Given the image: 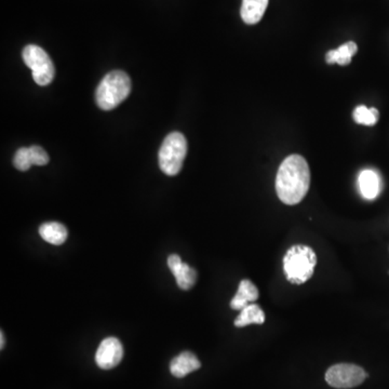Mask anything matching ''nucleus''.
<instances>
[{
	"instance_id": "8",
	"label": "nucleus",
	"mask_w": 389,
	"mask_h": 389,
	"mask_svg": "<svg viewBox=\"0 0 389 389\" xmlns=\"http://www.w3.org/2000/svg\"><path fill=\"white\" fill-rule=\"evenodd\" d=\"M168 266L182 290H190L196 284L197 273L188 264L183 263L178 254H172L168 257Z\"/></svg>"
},
{
	"instance_id": "17",
	"label": "nucleus",
	"mask_w": 389,
	"mask_h": 389,
	"mask_svg": "<svg viewBox=\"0 0 389 389\" xmlns=\"http://www.w3.org/2000/svg\"><path fill=\"white\" fill-rule=\"evenodd\" d=\"M13 165H15L17 170H30L33 163L32 159H30V150H28V147H21L17 150L15 159H13Z\"/></svg>"
},
{
	"instance_id": "19",
	"label": "nucleus",
	"mask_w": 389,
	"mask_h": 389,
	"mask_svg": "<svg viewBox=\"0 0 389 389\" xmlns=\"http://www.w3.org/2000/svg\"><path fill=\"white\" fill-rule=\"evenodd\" d=\"M0 340H1V344H0V347L3 350V346H5V336H3V332H1V335H0Z\"/></svg>"
},
{
	"instance_id": "2",
	"label": "nucleus",
	"mask_w": 389,
	"mask_h": 389,
	"mask_svg": "<svg viewBox=\"0 0 389 389\" xmlns=\"http://www.w3.org/2000/svg\"><path fill=\"white\" fill-rule=\"evenodd\" d=\"M317 265V255L311 246L296 244L291 246L284 257V271L287 280L300 286L313 277Z\"/></svg>"
},
{
	"instance_id": "5",
	"label": "nucleus",
	"mask_w": 389,
	"mask_h": 389,
	"mask_svg": "<svg viewBox=\"0 0 389 389\" xmlns=\"http://www.w3.org/2000/svg\"><path fill=\"white\" fill-rule=\"evenodd\" d=\"M23 61L33 72V78L39 86H48L55 78V65L47 52L36 45H28L22 52Z\"/></svg>"
},
{
	"instance_id": "18",
	"label": "nucleus",
	"mask_w": 389,
	"mask_h": 389,
	"mask_svg": "<svg viewBox=\"0 0 389 389\" xmlns=\"http://www.w3.org/2000/svg\"><path fill=\"white\" fill-rule=\"evenodd\" d=\"M30 150V159L35 165H46L49 163V156L47 152L40 146L33 145L28 147Z\"/></svg>"
},
{
	"instance_id": "1",
	"label": "nucleus",
	"mask_w": 389,
	"mask_h": 389,
	"mask_svg": "<svg viewBox=\"0 0 389 389\" xmlns=\"http://www.w3.org/2000/svg\"><path fill=\"white\" fill-rule=\"evenodd\" d=\"M311 186V171L305 158L300 155L287 157L277 172L276 192L279 199L288 206L300 203Z\"/></svg>"
},
{
	"instance_id": "12",
	"label": "nucleus",
	"mask_w": 389,
	"mask_h": 389,
	"mask_svg": "<svg viewBox=\"0 0 389 389\" xmlns=\"http://www.w3.org/2000/svg\"><path fill=\"white\" fill-rule=\"evenodd\" d=\"M269 6V0H242V17L248 25L259 23Z\"/></svg>"
},
{
	"instance_id": "4",
	"label": "nucleus",
	"mask_w": 389,
	"mask_h": 389,
	"mask_svg": "<svg viewBox=\"0 0 389 389\" xmlns=\"http://www.w3.org/2000/svg\"><path fill=\"white\" fill-rule=\"evenodd\" d=\"M188 154V141L180 132H172L163 141L159 150V167L165 174L174 177L182 170Z\"/></svg>"
},
{
	"instance_id": "9",
	"label": "nucleus",
	"mask_w": 389,
	"mask_h": 389,
	"mask_svg": "<svg viewBox=\"0 0 389 389\" xmlns=\"http://www.w3.org/2000/svg\"><path fill=\"white\" fill-rule=\"evenodd\" d=\"M360 194L367 200H373L379 196L382 188V181L377 171L367 169L360 172L358 178Z\"/></svg>"
},
{
	"instance_id": "10",
	"label": "nucleus",
	"mask_w": 389,
	"mask_h": 389,
	"mask_svg": "<svg viewBox=\"0 0 389 389\" xmlns=\"http://www.w3.org/2000/svg\"><path fill=\"white\" fill-rule=\"evenodd\" d=\"M200 367L201 363L196 355L190 352H184L171 361L170 371L173 377L182 379L196 370L200 369Z\"/></svg>"
},
{
	"instance_id": "13",
	"label": "nucleus",
	"mask_w": 389,
	"mask_h": 389,
	"mask_svg": "<svg viewBox=\"0 0 389 389\" xmlns=\"http://www.w3.org/2000/svg\"><path fill=\"white\" fill-rule=\"evenodd\" d=\"M39 235L48 244L60 246L67 239V229L64 225L57 222H48L39 227Z\"/></svg>"
},
{
	"instance_id": "7",
	"label": "nucleus",
	"mask_w": 389,
	"mask_h": 389,
	"mask_svg": "<svg viewBox=\"0 0 389 389\" xmlns=\"http://www.w3.org/2000/svg\"><path fill=\"white\" fill-rule=\"evenodd\" d=\"M123 357V348L120 341L116 338H107L102 341L96 350V365L101 369L111 370L120 363Z\"/></svg>"
},
{
	"instance_id": "6",
	"label": "nucleus",
	"mask_w": 389,
	"mask_h": 389,
	"mask_svg": "<svg viewBox=\"0 0 389 389\" xmlns=\"http://www.w3.org/2000/svg\"><path fill=\"white\" fill-rule=\"evenodd\" d=\"M367 379V373L362 368L350 363L332 365L325 373V381L334 388H354Z\"/></svg>"
},
{
	"instance_id": "11",
	"label": "nucleus",
	"mask_w": 389,
	"mask_h": 389,
	"mask_svg": "<svg viewBox=\"0 0 389 389\" xmlns=\"http://www.w3.org/2000/svg\"><path fill=\"white\" fill-rule=\"evenodd\" d=\"M259 298V290L255 284L248 279H244L239 284L236 296L230 300V307L234 311H242L246 306L254 303Z\"/></svg>"
},
{
	"instance_id": "15",
	"label": "nucleus",
	"mask_w": 389,
	"mask_h": 389,
	"mask_svg": "<svg viewBox=\"0 0 389 389\" xmlns=\"http://www.w3.org/2000/svg\"><path fill=\"white\" fill-rule=\"evenodd\" d=\"M358 47L354 42H348L338 49L331 50L325 55V61L328 64L348 65L352 62V57L357 53Z\"/></svg>"
},
{
	"instance_id": "16",
	"label": "nucleus",
	"mask_w": 389,
	"mask_h": 389,
	"mask_svg": "<svg viewBox=\"0 0 389 389\" xmlns=\"http://www.w3.org/2000/svg\"><path fill=\"white\" fill-rule=\"evenodd\" d=\"M352 117H354V120L359 125L374 126L375 123L379 121V113L374 107L368 109L367 106L360 105L354 111Z\"/></svg>"
},
{
	"instance_id": "3",
	"label": "nucleus",
	"mask_w": 389,
	"mask_h": 389,
	"mask_svg": "<svg viewBox=\"0 0 389 389\" xmlns=\"http://www.w3.org/2000/svg\"><path fill=\"white\" fill-rule=\"evenodd\" d=\"M131 92V80L123 71H113L100 82L96 92V101L100 109L111 111L120 105Z\"/></svg>"
},
{
	"instance_id": "14",
	"label": "nucleus",
	"mask_w": 389,
	"mask_h": 389,
	"mask_svg": "<svg viewBox=\"0 0 389 389\" xmlns=\"http://www.w3.org/2000/svg\"><path fill=\"white\" fill-rule=\"evenodd\" d=\"M265 323V314L257 304L251 303L240 311L235 320L237 328H244L250 325H262Z\"/></svg>"
}]
</instances>
